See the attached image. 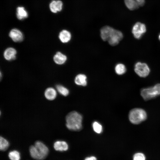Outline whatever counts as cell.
Returning a JSON list of instances; mask_svg holds the SVG:
<instances>
[{"label":"cell","instance_id":"cell-25","mask_svg":"<svg viewBox=\"0 0 160 160\" xmlns=\"http://www.w3.org/2000/svg\"><path fill=\"white\" fill-rule=\"evenodd\" d=\"M159 40L160 41V34H159Z\"/></svg>","mask_w":160,"mask_h":160},{"label":"cell","instance_id":"cell-2","mask_svg":"<svg viewBox=\"0 0 160 160\" xmlns=\"http://www.w3.org/2000/svg\"><path fill=\"white\" fill-rule=\"evenodd\" d=\"M82 120L81 115L77 112H71L66 117V126L70 130H80L82 128Z\"/></svg>","mask_w":160,"mask_h":160},{"label":"cell","instance_id":"cell-13","mask_svg":"<svg viewBox=\"0 0 160 160\" xmlns=\"http://www.w3.org/2000/svg\"><path fill=\"white\" fill-rule=\"evenodd\" d=\"M71 33L68 31L63 30L59 33V38L61 42L66 43L71 40Z\"/></svg>","mask_w":160,"mask_h":160},{"label":"cell","instance_id":"cell-15","mask_svg":"<svg viewBox=\"0 0 160 160\" xmlns=\"http://www.w3.org/2000/svg\"><path fill=\"white\" fill-rule=\"evenodd\" d=\"M44 95L47 99L52 100H54L56 97L57 93L55 89L50 87L47 88L45 90Z\"/></svg>","mask_w":160,"mask_h":160},{"label":"cell","instance_id":"cell-20","mask_svg":"<svg viewBox=\"0 0 160 160\" xmlns=\"http://www.w3.org/2000/svg\"><path fill=\"white\" fill-rule=\"evenodd\" d=\"M9 143L8 140L1 136L0 137V149L4 151L7 150L9 146Z\"/></svg>","mask_w":160,"mask_h":160},{"label":"cell","instance_id":"cell-14","mask_svg":"<svg viewBox=\"0 0 160 160\" xmlns=\"http://www.w3.org/2000/svg\"><path fill=\"white\" fill-rule=\"evenodd\" d=\"M67 59L66 56L60 52H56L53 57L54 62L58 65L64 64Z\"/></svg>","mask_w":160,"mask_h":160},{"label":"cell","instance_id":"cell-18","mask_svg":"<svg viewBox=\"0 0 160 160\" xmlns=\"http://www.w3.org/2000/svg\"><path fill=\"white\" fill-rule=\"evenodd\" d=\"M115 70L116 73L119 75H122L125 73L126 68L125 65L122 63H118L115 66Z\"/></svg>","mask_w":160,"mask_h":160},{"label":"cell","instance_id":"cell-10","mask_svg":"<svg viewBox=\"0 0 160 160\" xmlns=\"http://www.w3.org/2000/svg\"><path fill=\"white\" fill-rule=\"evenodd\" d=\"M63 3L60 0H53L49 4V8L51 11L56 13L60 12L62 9Z\"/></svg>","mask_w":160,"mask_h":160},{"label":"cell","instance_id":"cell-5","mask_svg":"<svg viewBox=\"0 0 160 160\" xmlns=\"http://www.w3.org/2000/svg\"><path fill=\"white\" fill-rule=\"evenodd\" d=\"M134 71L138 76L141 77H146L150 72L148 65L145 63L140 62H137L135 64Z\"/></svg>","mask_w":160,"mask_h":160},{"label":"cell","instance_id":"cell-6","mask_svg":"<svg viewBox=\"0 0 160 160\" xmlns=\"http://www.w3.org/2000/svg\"><path fill=\"white\" fill-rule=\"evenodd\" d=\"M146 26L144 24L140 22H137L132 27V33L135 38L139 39L146 32Z\"/></svg>","mask_w":160,"mask_h":160},{"label":"cell","instance_id":"cell-11","mask_svg":"<svg viewBox=\"0 0 160 160\" xmlns=\"http://www.w3.org/2000/svg\"><path fill=\"white\" fill-rule=\"evenodd\" d=\"M17 51L14 48L10 47L7 48L4 52V58L8 61H11L15 59L16 57Z\"/></svg>","mask_w":160,"mask_h":160},{"label":"cell","instance_id":"cell-21","mask_svg":"<svg viewBox=\"0 0 160 160\" xmlns=\"http://www.w3.org/2000/svg\"><path fill=\"white\" fill-rule=\"evenodd\" d=\"M56 89L58 92L61 95L66 96L69 93L68 90L66 87L60 85H57L56 86Z\"/></svg>","mask_w":160,"mask_h":160},{"label":"cell","instance_id":"cell-22","mask_svg":"<svg viewBox=\"0 0 160 160\" xmlns=\"http://www.w3.org/2000/svg\"><path fill=\"white\" fill-rule=\"evenodd\" d=\"M92 127L94 131L98 134H100L102 132V127L97 122L95 121L93 123Z\"/></svg>","mask_w":160,"mask_h":160},{"label":"cell","instance_id":"cell-12","mask_svg":"<svg viewBox=\"0 0 160 160\" xmlns=\"http://www.w3.org/2000/svg\"><path fill=\"white\" fill-rule=\"evenodd\" d=\"M53 147L56 151H66L68 148L67 143L63 141L57 140L55 141Z\"/></svg>","mask_w":160,"mask_h":160},{"label":"cell","instance_id":"cell-8","mask_svg":"<svg viewBox=\"0 0 160 160\" xmlns=\"http://www.w3.org/2000/svg\"><path fill=\"white\" fill-rule=\"evenodd\" d=\"M126 7L130 10L137 9L143 7L145 4V0H124Z\"/></svg>","mask_w":160,"mask_h":160},{"label":"cell","instance_id":"cell-16","mask_svg":"<svg viewBox=\"0 0 160 160\" xmlns=\"http://www.w3.org/2000/svg\"><path fill=\"white\" fill-rule=\"evenodd\" d=\"M16 16L19 20L26 18L28 16V13L24 7L19 6L16 9Z\"/></svg>","mask_w":160,"mask_h":160},{"label":"cell","instance_id":"cell-24","mask_svg":"<svg viewBox=\"0 0 160 160\" xmlns=\"http://www.w3.org/2000/svg\"><path fill=\"white\" fill-rule=\"evenodd\" d=\"M84 160H97V159L95 156H91L86 158Z\"/></svg>","mask_w":160,"mask_h":160},{"label":"cell","instance_id":"cell-7","mask_svg":"<svg viewBox=\"0 0 160 160\" xmlns=\"http://www.w3.org/2000/svg\"><path fill=\"white\" fill-rule=\"evenodd\" d=\"M34 145L38 155L42 160L45 159L49 152L47 147L43 143L39 141H36Z\"/></svg>","mask_w":160,"mask_h":160},{"label":"cell","instance_id":"cell-3","mask_svg":"<svg viewBox=\"0 0 160 160\" xmlns=\"http://www.w3.org/2000/svg\"><path fill=\"white\" fill-rule=\"evenodd\" d=\"M147 117V114L145 111L140 108L132 109L129 114L130 121L134 124L141 123L146 119Z\"/></svg>","mask_w":160,"mask_h":160},{"label":"cell","instance_id":"cell-19","mask_svg":"<svg viewBox=\"0 0 160 160\" xmlns=\"http://www.w3.org/2000/svg\"><path fill=\"white\" fill-rule=\"evenodd\" d=\"M8 157L10 160H20V152L15 150L10 151L8 153Z\"/></svg>","mask_w":160,"mask_h":160},{"label":"cell","instance_id":"cell-4","mask_svg":"<svg viewBox=\"0 0 160 160\" xmlns=\"http://www.w3.org/2000/svg\"><path fill=\"white\" fill-rule=\"evenodd\" d=\"M141 95L145 100L151 99L160 95V84H157L154 86L142 89Z\"/></svg>","mask_w":160,"mask_h":160},{"label":"cell","instance_id":"cell-23","mask_svg":"<svg viewBox=\"0 0 160 160\" xmlns=\"http://www.w3.org/2000/svg\"><path fill=\"white\" fill-rule=\"evenodd\" d=\"M145 156L142 153H137L135 154L133 157V160H145Z\"/></svg>","mask_w":160,"mask_h":160},{"label":"cell","instance_id":"cell-17","mask_svg":"<svg viewBox=\"0 0 160 160\" xmlns=\"http://www.w3.org/2000/svg\"><path fill=\"white\" fill-rule=\"evenodd\" d=\"M87 76L84 74H79L76 76L74 81L77 85L85 86L87 84Z\"/></svg>","mask_w":160,"mask_h":160},{"label":"cell","instance_id":"cell-1","mask_svg":"<svg viewBox=\"0 0 160 160\" xmlns=\"http://www.w3.org/2000/svg\"><path fill=\"white\" fill-rule=\"evenodd\" d=\"M100 34L102 39L105 41H107L113 46L118 44L123 38V34L121 31L109 26L103 27Z\"/></svg>","mask_w":160,"mask_h":160},{"label":"cell","instance_id":"cell-9","mask_svg":"<svg viewBox=\"0 0 160 160\" xmlns=\"http://www.w3.org/2000/svg\"><path fill=\"white\" fill-rule=\"evenodd\" d=\"M9 36L15 42H18L22 41L23 39V35L22 32L17 28L12 29L9 32Z\"/></svg>","mask_w":160,"mask_h":160}]
</instances>
